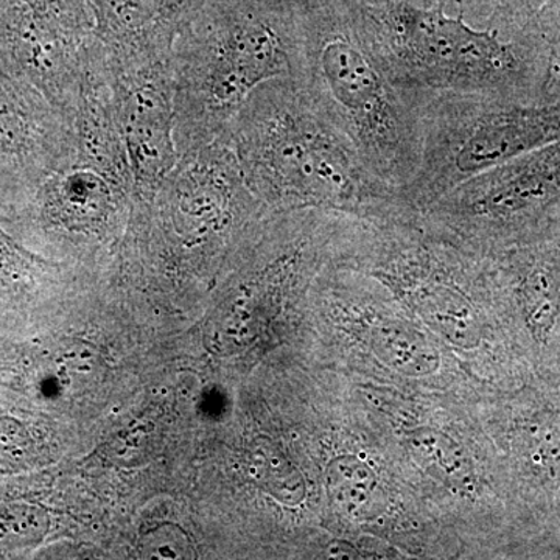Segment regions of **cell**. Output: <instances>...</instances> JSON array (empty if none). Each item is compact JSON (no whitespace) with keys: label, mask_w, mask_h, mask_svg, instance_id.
I'll return each mask as SVG.
<instances>
[{"label":"cell","mask_w":560,"mask_h":560,"mask_svg":"<svg viewBox=\"0 0 560 560\" xmlns=\"http://www.w3.org/2000/svg\"><path fill=\"white\" fill-rule=\"evenodd\" d=\"M291 79L378 178L405 191L422 158L425 98L393 68L364 0H296Z\"/></svg>","instance_id":"6da1fadb"},{"label":"cell","mask_w":560,"mask_h":560,"mask_svg":"<svg viewBox=\"0 0 560 560\" xmlns=\"http://www.w3.org/2000/svg\"><path fill=\"white\" fill-rule=\"evenodd\" d=\"M267 210L334 209L401 215L416 209L378 178L291 77L261 84L224 132Z\"/></svg>","instance_id":"7a4b0ae2"},{"label":"cell","mask_w":560,"mask_h":560,"mask_svg":"<svg viewBox=\"0 0 560 560\" xmlns=\"http://www.w3.org/2000/svg\"><path fill=\"white\" fill-rule=\"evenodd\" d=\"M293 7L278 0H200L173 43L179 156L221 138L253 91L291 77Z\"/></svg>","instance_id":"3957f363"},{"label":"cell","mask_w":560,"mask_h":560,"mask_svg":"<svg viewBox=\"0 0 560 560\" xmlns=\"http://www.w3.org/2000/svg\"><path fill=\"white\" fill-rule=\"evenodd\" d=\"M366 7L401 83L425 101L434 94H478L545 102L548 55L534 16H495L474 25L394 0H372Z\"/></svg>","instance_id":"277c9868"},{"label":"cell","mask_w":560,"mask_h":560,"mask_svg":"<svg viewBox=\"0 0 560 560\" xmlns=\"http://www.w3.org/2000/svg\"><path fill=\"white\" fill-rule=\"evenodd\" d=\"M560 142V102L434 94L422 108V158L404 195L427 209L463 180Z\"/></svg>","instance_id":"5b68a950"},{"label":"cell","mask_w":560,"mask_h":560,"mask_svg":"<svg viewBox=\"0 0 560 560\" xmlns=\"http://www.w3.org/2000/svg\"><path fill=\"white\" fill-rule=\"evenodd\" d=\"M427 209L447 226L506 249L550 237L560 212V142L478 173Z\"/></svg>","instance_id":"8992f818"},{"label":"cell","mask_w":560,"mask_h":560,"mask_svg":"<svg viewBox=\"0 0 560 560\" xmlns=\"http://www.w3.org/2000/svg\"><path fill=\"white\" fill-rule=\"evenodd\" d=\"M108 62L114 113L130 162L135 202H149L179 160L172 55L128 65L109 58Z\"/></svg>","instance_id":"52a82bcc"},{"label":"cell","mask_w":560,"mask_h":560,"mask_svg":"<svg viewBox=\"0 0 560 560\" xmlns=\"http://www.w3.org/2000/svg\"><path fill=\"white\" fill-rule=\"evenodd\" d=\"M92 24L40 13L21 0H0V68L31 84L73 125L81 50Z\"/></svg>","instance_id":"ba28073f"},{"label":"cell","mask_w":560,"mask_h":560,"mask_svg":"<svg viewBox=\"0 0 560 560\" xmlns=\"http://www.w3.org/2000/svg\"><path fill=\"white\" fill-rule=\"evenodd\" d=\"M46 230L81 245H101L117 234L135 206L130 172L108 167L77 150L32 186Z\"/></svg>","instance_id":"9c48e42d"},{"label":"cell","mask_w":560,"mask_h":560,"mask_svg":"<svg viewBox=\"0 0 560 560\" xmlns=\"http://www.w3.org/2000/svg\"><path fill=\"white\" fill-rule=\"evenodd\" d=\"M75 153L73 125L0 68V184L28 190Z\"/></svg>","instance_id":"30bf717a"},{"label":"cell","mask_w":560,"mask_h":560,"mask_svg":"<svg viewBox=\"0 0 560 560\" xmlns=\"http://www.w3.org/2000/svg\"><path fill=\"white\" fill-rule=\"evenodd\" d=\"M440 256L423 246H396L383 254L375 276L385 279L442 338L460 349H474L482 338L478 313L452 265Z\"/></svg>","instance_id":"8fae6325"},{"label":"cell","mask_w":560,"mask_h":560,"mask_svg":"<svg viewBox=\"0 0 560 560\" xmlns=\"http://www.w3.org/2000/svg\"><path fill=\"white\" fill-rule=\"evenodd\" d=\"M109 60L128 65L172 55L180 25L200 0H83Z\"/></svg>","instance_id":"7c38bea8"},{"label":"cell","mask_w":560,"mask_h":560,"mask_svg":"<svg viewBox=\"0 0 560 560\" xmlns=\"http://www.w3.org/2000/svg\"><path fill=\"white\" fill-rule=\"evenodd\" d=\"M506 442L523 488L560 508V411L548 407L518 412L508 427Z\"/></svg>","instance_id":"4fadbf2b"},{"label":"cell","mask_w":560,"mask_h":560,"mask_svg":"<svg viewBox=\"0 0 560 560\" xmlns=\"http://www.w3.org/2000/svg\"><path fill=\"white\" fill-rule=\"evenodd\" d=\"M326 489L331 506L349 522L371 521L382 512L377 474L355 455L338 456L326 470Z\"/></svg>","instance_id":"5bb4252c"},{"label":"cell","mask_w":560,"mask_h":560,"mask_svg":"<svg viewBox=\"0 0 560 560\" xmlns=\"http://www.w3.org/2000/svg\"><path fill=\"white\" fill-rule=\"evenodd\" d=\"M374 355L389 370L407 377H427L441 366L440 350L425 335L400 320H383L370 330Z\"/></svg>","instance_id":"9a60e30c"},{"label":"cell","mask_w":560,"mask_h":560,"mask_svg":"<svg viewBox=\"0 0 560 560\" xmlns=\"http://www.w3.org/2000/svg\"><path fill=\"white\" fill-rule=\"evenodd\" d=\"M408 451L420 467L447 488L470 492L475 466L466 448L441 430L418 429L407 440Z\"/></svg>","instance_id":"2e32d148"},{"label":"cell","mask_w":560,"mask_h":560,"mask_svg":"<svg viewBox=\"0 0 560 560\" xmlns=\"http://www.w3.org/2000/svg\"><path fill=\"white\" fill-rule=\"evenodd\" d=\"M248 474L261 490L285 506H298L305 499L301 471L275 442H253L248 452Z\"/></svg>","instance_id":"e0dca14e"},{"label":"cell","mask_w":560,"mask_h":560,"mask_svg":"<svg viewBox=\"0 0 560 560\" xmlns=\"http://www.w3.org/2000/svg\"><path fill=\"white\" fill-rule=\"evenodd\" d=\"M548 55L544 101L560 102V0H545L534 14Z\"/></svg>","instance_id":"ac0fdd59"},{"label":"cell","mask_w":560,"mask_h":560,"mask_svg":"<svg viewBox=\"0 0 560 560\" xmlns=\"http://www.w3.org/2000/svg\"><path fill=\"white\" fill-rule=\"evenodd\" d=\"M422 10H441L451 16H460L475 25L488 24L495 13L499 0H394Z\"/></svg>","instance_id":"d6986e66"},{"label":"cell","mask_w":560,"mask_h":560,"mask_svg":"<svg viewBox=\"0 0 560 560\" xmlns=\"http://www.w3.org/2000/svg\"><path fill=\"white\" fill-rule=\"evenodd\" d=\"M545 0H499L495 13L511 14V16L529 18Z\"/></svg>","instance_id":"ffe728a7"},{"label":"cell","mask_w":560,"mask_h":560,"mask_svg":"<svg viewBox=\"0 0 560 560\" xmlns=\"http://www.w3.org/2000/svg\"><path fill=\"white\" fill-rule=\"evenodd\" d=\"M0 257H5V259H14V260H31L33 257L31 254L25 253L24 249L18 245L13 238H10L9 235L5 234L2 230H0Z\"/></svg>","instance_id":"44dd1931"},{"label":"cell","mask_w":560,"mask_h":560,"mask_svg":"<svg viewBox=\"0 0 560 560\" xmlns=\"http://www.w3.org/2000/svg\"><path fill=\"white\" fill-rule=\"evenodd\" d=\"M552 254H555L556 261H558L560 268V212L558 224H556L555 234H552L551 238Z\"/></svg>","instance_id":"7402d4cb"},{"label":"cell","mask_w":560,"mask_h":560,"mask_svg":"<svg viewBox=\"0 0 560 560\" xmlns=\"http://www.w3.org/2000/svg\"><path fill=\"white\" fill-rule=\"evenodd\" d=\"M280 3H287V5H291V3L296 2V0H278ZM364 2H372V0H364Z\"/></svg>","instance_id":"603a6c76"}]
</instances>
